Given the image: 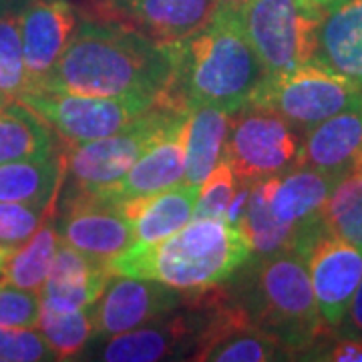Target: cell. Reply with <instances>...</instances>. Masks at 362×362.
<instances>
[{
  "mask_svg": "<svg viewBox=\"0 0 362 362\" xmlns=\"http://www.w3.org/2000/svg\"><path fill=\"white\" fill-rule=\"evenodd\" d=\"M177 42H159L127 26L89 21L75 28L65 52L39 87L159 103L175 77Z\"/></svg>",
  "mask_w": 362,
  "mask_h": 362,
  "instance_id": "obj_1",
  "label": "cell"
},
{
  "mask_svg": "<svg viewBox=\"0 0 362 362\" xmlns=\"http://www.w3.org/2000/svg\"><path fill=\"white\" fill-rule=\"evenodd\" d=\"M268 75L247 40L242 13L218 8L202 30L177 42L175 77L159 105L181 115L202 105L235 113Z\"/></svg>",
  "mask_w": 362,
  "mask_h": 362,
  "instance_id": "obj_2",
  "label": "cell"
},
{
  "mask_svg": "<svg viewBox=\"0 0 362 362\" xmlns=\"http://www.w3.org/2000/svg\"><path fill=\"white\" fill-rule=\"evenodd\" d=\"M252 258L244 232L226 218H194L153 244H133L109 262L115 276L149 278L180 292H206Z\"/></svg>",
  "mask_w": 362,
  "mask_h": 362,
  "instance_id": "obj_3",
  "label": "cell"
},
{
  "mask_svg": "<svg viewBox=\"0 0 362 362\" xmlns=\"http://www.w3.org/2000/svg\"><path fill=\"white\" fill-rule=\"evenodd\" d=\"M256 292L259 308L254 322L288 352L308 346L328 328L316 306L306 259L298 250L258 258Z\"/></svg>",
  "mask_w": 362,
  "mask_h": 362,
  "instance_id": "obj_4",
  "label": "cell"
},
{
  "mask_svg": "<svg viewBox=\"0 0 362 362\" xmlns=\"http://www.w3.org/2000/svg\"><path fill=\"white\" fill-rule=\"evenodd\" d=\"M361 103V85L314 61L284 73H270L250 101L278 113L300 133Z\"/></svg>",
  "mask_w": 362,
  "mask_h": 362,
  "instance_id": "obj_5",
  "label": "cell"
},
{
  "mask_svg": "<svg viewBox=\"0 0 362 362\" xmlns=\"http://www.w3.org/2000/svg\"><path fill=\"white\" fill-rule=\"evenodd\" d=\"M185 117L157 103L113 135L66 145V175L73 177L75 189L93 192L111 185L121 180L147 149L175 129Z\"/></svg>",
  "mask_w": 362,
  "mask_h": 362,
  "instance_id": "obj_6",
  "label": "cell"
},
{
  "mask_svg": "<svg viewBox=\"0 0 362 362\" xmlns=\"http://www.w3.org/2000/svg\"><path fill=\"white\" fill-rule=\"evenodd\" d=\"M302 143V133L278 113L246 105L232 113L223 159L238 183H256L300 168Z\"/></svg>",
  "mask_w": 362,
  "mask_h": 362,
  "instance_id": "obj_7",
  "label": "cell"
},
{
  "mask_svg": "<svg viewBox=\"0 0 362 362\" xmlns=\"http://www.w3.org/2000/svg\"><path fill=\"white\" fill-rule=\"evenodd\" d=\"M18 101L37 111L66 145L113 135L157 105L139 97H93L45 87L28 90Z\"/></svg>",
  "mask_w": 362,
  "mask_h": 362,
  "instance_id": "obj_8",
  "label": "cell"
},
{
  "mask_svg": "<svg viewBox=\"0 0 362 362\" xmlns=\"http://www.w3.org/2000/svg\"><path fill=\"white\" fill-rule=\"evenodd\" d=\"M240 13L247 40L268 73H284L314 59L322 14L302 11L296 0H250Z\"/></svg>",
  "mask_w": 362,
  "mask_h": 362,
  "instance_id": "obj_9",
  "label": "cell"
},
{
  "mask_svg": "<svg viewBox=\"0 0 362 362\" xmlns=\"http://www.w3.org/2000/svg\"><path fill=\"white\" fill-rule=\"evenodd\" d=\"M209 310L202 318L192 346L189 361L209 362H264L278 361L288 350L254 322L242 306L220 302L218 294L209 302H199Z\"/></svg>",
  "mask_w": 362,
  "mask_h": 362,
  "instance_id": "obj_10",
  "label": "cell"
},
{
  "mask_svg": "<svg viewBox=\"0 0 362 362\" xmlns=\"http://www.w3.org/2000/svg\"><path fill=\"white\" fill-rule=\"evenodd\" d=\"M302 256L324 324L328 328L340 326L362 280V250L330 233L322 223L304 246Z\"/></svg>",
  "mask_w": 362,
  "mask_h": 362,
  "instance_id": "obj_11",
  "label": "cell"
},
{
  "mask_svg": "<svg viewBox=\"0 0 362 362\" xmlns=\"http://www.w3.org/2000/svg\"><path fill=\"white\" fill-rule=\"evenodd\" d=\"M180 290L149 278L115 276L90 306L95 334L115 337L163 318L177 308Z\"/></svg>",
  "mask_w": 362,
  "mask_h": 362,
  "instance_id": "obj_12",
  "label": "cell"
},
{
  "mask_svg": "<svg viewBox=\"0 0 362 362\" xmlns=\"http://www.w3.org/2000/svg\"><path fill=\"white\" fill-rule=\"evenodd\" d=\"M63 214L59 228L63 242L90 258L109 264L135 244L133 226L123 209L99 195L73 189L66 195Z\"/></svg>",
  "mask_w": 362,
  "mask_h": 362,
  "instance_id": "obj_13",
  "label": "cell"
},
{
  "mask_svg": "<svg viewBox=\"0 0 362 362\" xmlns=\"http://www.w3.org/2000/svg\"><path fill=\"white\" fill-rule=\"evenodd\" d=\"M218 0H103L101 23H115L159 42L194 37L211 21Z\"/></svg>",
  "mask_w": 362,
  "mask_h": 362,
  "instance_id": "obj_14",
  "label": "cell"
},
{
  "mask_svg": "<svg viewBox=\"0 0 362 362\" xmlns=\"http://www.w3.org/2000/svg\"><path fill=\"white\" fill-rule=\"evenodd\" d=\"M185 135H187V117L163 139H159L151 149H147L121 180L111 185H105L101 189H93L90 194L103 197L105 202L121 206L123 202L153 195L183 181Z\"/></svg>",
  "mask_w": 362,
  "mask_h": 362,
  "instance_id": "obj_15",
  "label": "cell"
},
{
  "mask_svg": "<svg viewBox=\"0 0 362 362\" xmlns=\"http://www.w3.org/2000/svg\"><path fill=\"white\" fill-rule=\"evenodd\" d=\"M18 21L26 71L37 89L73 39L77 16L66 0H33Z\"/></svg>",
  "mask_w": 362,
  "mask_h": 362,
  "instance_id": "obj_16",
  "label": "cell"
},
{
  "mask_svg": "<svg viewBox=\"0 0 362 362\" xmlns=\"http://www.w3.org/2000/svg\"><path fill=\"white\" fill-rule=\"evenodd\" d=\"M113 278L107 262L95 259L61 240L47 282L40 288V304L57 312L93 306Z\"/></svg>",
  "mask_w": 362,
  "mask_h": 362,
  "instance_id": "obj_17",
  "label": "cell"
},
{
  "mask_svg": "<svg viewBox=\"0 0 362 362\" xmlns=\"http://www.w3.org/2000/svg\"><path fill=\"white\" fill-rule=\"evenodd\" d=\"M342 175L324 173L318 169H290L282 175L266 177L268 199L274 216L296 230H308L322 221V207Z\"/></svg>",
  "mask_w": 362,
  "mask_h": 362,
  "instance_id": "obj_18",
  "label": "cell"
},
{
  "mask_svg": "<svg viewBox=\"0 0 362 362\" xmlns=\"http://www.w3.org/2000/svg\"><path fill=\"white\" fill-rule=\"evenodd\" d=\"M312 61L362 87V0H334L324 8Z\"/></svg>",
  "mask_w": 362,
  "mask_h": 362,
  "instance_id": "obj_19",
  "label": "cell"
},
{
  "mask_svg": "<svg viewBox=\"0 0 362 362\" xmlns=\"http://www.w3.org/2000/svg\"><path fill=\"white\" fill-rule=\"evenodd\" d=\"M362 161V103L304 133L300 165L342 175Z\"/></svg>",
  "mask_w": 362,
  "mask_h": 362,
  "instance_id": "obj_20",
  "label": "cell"
},
{
  "mask_svg": "<svg viewBox=\"0 0 362 362\" xmlns=\"http://www.w3.org/2000/svg\"><path fill=\"white\" fill-rule=\"evenodd\" d=\"M199 185L180 181L153 195L123 202L121 209L133 226L135 244H153L180 232L194 220Z\"/></svg>",
  "mask_w": 362,
  "mask_h": 362,
  "instance_id": "obj_21",
  "label": "cell"
},
{
  "mask_svg": "<svg viewBox=\"0 0 362 362\" xmlns=\"http://www.w3.org/2000/svg\"><path fill=\"white\" fill-rule=\"evenodd\" d=\"M202 318L171 316L169 320L151 326H139L129 332L115 334L101 350V361L107 362H156L180 352L185 342L194 346Z\"/></svg>",
  "mask_w": 362,
  "mask_h": 362,
  "instance_id": "obj_22",
  "label": "cell"
},
{
  "mask_svg": "<svg viewBox=\"0 0 362 362\" xmlns=\"http://www.w3.org/2000/svg\"><path fill=\"white\" fill-rule=\"evenodd\" d=\"M66 177L65 153L18 159L0 163V202L28 206H57V197Z\"/></svg>",
  "mask_w": 362,
  "mask_h": 362,
  "instance_id": "obj_23",
  "label": "cell"
},
{
  "mask_svg": "<svg viewBox=\"0 0 362 362\" xmlns=\"http://www.w3.org/2000/svg\"><path fill=\"white\" fill-rule=\"evenodd\" d=\"M320 223L308 230H296L292 226L282 223L272 211L266 180H262L252 183L246 214L240 220L238 228L244 232L247 244L252 247V258H266L276 252L300 250V246L310 238V233L320 228Z\"/></svg>",
  "mask_w": 362,
  "mask_h": 362,
  "instance_id": "obj_24",
  "label": "cell"
},
{
  "mask_svg": "<svg viewBox=\"0 0 362 362\" xmlns=\"http://www.w3.org/2000/svg\"><path fill=\"white\" fill-rule=\"evenodd\" d=\"M51 125L28 105L0 95V163L51 156Z\"/></svg>",
  "mask_w": 362,
  "mask_h": 362,
  "instance_id": "obj_25",
  "label": "cell"
},
{
  "mask_svg": "<svg viewBox=\"0 0 362 362\" xmlns=\"http://www.w3.org/2000/svg\"><path fill=\"white\" fill-rule=\"evenodd\" d=\"M232 113L214 105H202L187 115L185 135V181L202 185L223 157V145Z\"/></svg>",
  "mask_w": 362,
  "mask_h": 362,
  "instance_id": "obj_26",
  "label": "cell"
},
{
  "mask_svg": "<svg viewBox=\"0 0 362 362\" xmlns=\"http://www.w3.org/2000/svg\"><path fill=\"white\" fill-rule=\"evenodd\" d=\"M61 240L63 238L57 223L52 221V218H49L23 246L16 247V252L11 258L6 259L0 282L39 294L42 284L49 278L52 259L61 246Z\"/></svg>",
  "mask_w": 362,
  "mask_h": 362,
  "instance_id": "obj_27",
  "label": "cell"
},
{
  "mask_svg": "<svg viewBox=\"0 0 362 362\" xmlns=\"http://www.w3.org/2000/svg\"><path fill=\"white\" fill-rule=\"evenodd\" d=\"M322 223L330 233L362 250V161L342 173L322 207Z\"/></svg>",
  "mask_w": 362,
  "mask_h": 362,
  "instance_id": "obj_28",
  "label": "cell"
},
{
  "mask_svg": "<svg viewBox=\"0 0 362 362\" xmlns=\"http://www.w3.org/2000/svg\"><path fill=\"white\" fill-rule=\"evenodd\" d=\"M37 328L45 342L49 344V349L54 352L57 361L77 356L95 334L90 306L83 310L57 312L40 304Z\"/></svg>",
  "mask_w": 362,
  "mask_h": 362,
  "instance_id": "obj_29",
  "label": "cell"
},
{
  "mask_svg": "<svg viewBox=\"0 0 362 362\" xmlns=\"http://www.w3.org/2000/svg\"><path fill=\"white\" fill-rule=\"evenodd\" d=\"M33 89L23 57L21 21L16 14H0V95L18 99Z\"/></svg>",
  "mask_w": 362,
  "mask_h": 362,
  "instance_id": "obj_30",
  "label": "cell"
},
{
  "mask_svg": "<svg viewBox=\"0 0 362 362\" xmlns=\"http://www.w3.org/2000/svg\"><path fill=\"white\" fill-rule=\"evenodd\" d=\"M57 206H28L16 202H0V244L21 247L45 221L54 216Z\"/></svg>",
  "mask_w": 362,
  "mask_h": 362,
  "instance_id": "obj_31",
  "label": "cell"
},
{
  "mask_svg": "<svg viewBox=\"0 0 362 362\" xmlns=\"http://www.w3.org/2000/svg\"><path fill=\"white\" fill-rule=\"evenodd\" d=\"M238 177L230 163L221 157L216 169L207 175L197 189L194 218H223L228 204L235 194Z\"/></svg>",
  "mask_w": 362,
  "mask_h": 362,
  "instance_id": "obj_32",
  "label": "cell"
},
{
  "mask_svg": "<svg viewBox=\"0 0 362 362\" xmlns=\"http://www.w3.org/2000/svg\"><path fill=\"white\" fill-rule=\"evenodd\" d=\"M57 361L45 338L35 328L0 326V362Z\"/></svg>",
  "mask_w": 362,
  "mask_h": 362,
  "instance_id": "obj_33",
  "label": "cell"
},
{
  "mask_svg": "<svg viewBox=\"0 0 362 362\" xmlns=\"http://www.w3.org/2000/svg\"><path fill=\"white\" fill-rule=\"evenodd\" d=\"M40 296L37 292L0 282V326L37 328Z\"/></svg>",
  "mask_w": 362,
  "mask_h": 362,
  "instance_id": "obj_34",
  "label": "cell"
},
{
  "mask_svg": "<svg viewBox=\"0 0 362 362\" xmlns=\"http://www.w3.org/2000/svg\"><path fill=\"white\" fill-rule=\"evenodd\" d=\"M250 192H252V183H238L235 194L232 195V199L228 204V209H226V216H223L232 226H238L240 220L244 218L247 199H250Z\"/></svg>",
  "mask_w": 362,
  "mask_h": 362,
  "instance_id": "obj_35",
  "label": "cell"
},
{
  "mask_svg": "<svg viewBox=\"0 0 362 362\" xmlns=\"http://www.w3.org/2000/svg\"><path fill=\"white\" fill-rule=\"evenodd\" d=\"M324 361L337 362H362V340H340L337 342Z\"/></svg>",
  "mask_w": 362,
  "mask_h": 362,
  "instance_id": "obj_36",
  "label": "cell"
},
{
  "mask_svg": "<svg viewBox=\"0 0 362 362\" xmlns=\"http://www.w3.org/2000/svg\"><path fill=\"white\" fill-rule=\"evenodd\" d=\"M346 322H349V328L354 332V334H361L362 337V280L354 296H352V302H350L349 312H346Z\"/></svg>",
  "mask_w": 362,
  "mask_h": 362,
  "instance_id": "obj_37",
  "label": "cell"
},
{
  "mask_svg": "<svg viewBox=\"0 0 362 362\" xmlns=\"http://www.w3.org/2000/svg\"><path fill=\"white\" fill-rule=\"evenodd\" d=\"M296 2L300 4V8L306 11V13L322 14L324 8H326L328 4H332L334 0H296Z\"/></svg>",
  "mask_w": 362,
  "mask_h": 362,
  "instance_id": "obj_38",
  "label": "cell"
},
{
  "mask_svg": "<svg viewBox=\"0 0 362 362\" xmlns=\"http://www.w3.org/2000/svg\"><path fill=\"white\" fill-rule=\"evenodd\" d=\"M250 0H218V8H235L242 11V6L247 4Z\"/></svg>",
  "mask_w": 362,
  "mask_h": 362,
  "instance_id": "obj_39",
  "label": "cell"
},
{
  "mask_svg": "<svg viewBox=\"0 0 362 362\" xmlns=\"http://www.w3.org/2000/svg\"><path fill=\"white\" fill-rule=\"evenodd\" d=\"M14 252H16L14 247H8V246H4V244H0V274H2V268H4V264H6V259L11 258Z\"/></svg>",
  "mask_w": 362,
  "mask_h": 362,
  "instance_id": "obj_40",
  "label": "cell"
},
{
  "mask_svg": "<svg viewBox=\"0 0 362 362\" xmlns=\"http://www.w3.org/2000/svg\"><path fill=\"white\" fill-rule=\"evenodd\" d=\"M2 2H4V0H0V4H2Z\"/></svg>",
  "mask_w": 362,
  "mask_h": 362,
  "instance_id": "obj_41",
  "label": "cell"
}]
</instances>
